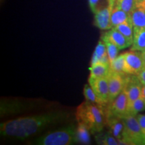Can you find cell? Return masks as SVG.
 I'll return each mask as SVG.
<instances>
[{
  "label": "cell",
  "mask_w": 145,
  "mask_h": 145,
  "mask_svg": "<svg viewBox=\"0 0 145 145\" xmlns=\"http://www.w3.org/2000/svg\"><path fill=\"white\" fill-rule=\"evenodd\" d=\"M67 114L63 112H50L33 116L22 117L1 123L0 132L4 137L18 139L28 138L42 131L47 126L63 120Z\"/></svg>",
  "instance_id": "6da1fadb"
},
{
  "label": "cell",
  "mask_w": 145,
  "mask_h": 145,
  "mask_svg": "<svg viewBox=\"0 0 145 145\" xmlns=\"http://www.w3.org/2000/svg\"><path fill=\"white\" fill-rule=\"evenodd\" d=\"M76 118L86 125L91 134L95 135L106 127V106L86 101L77 107Z\"/></svg>",
  "instance_id": "7a4b0ae2"
},
{
  "label": "cell",
  "mask_w": 145,
  "mask_h": 145,
  "mask_svg": "<svg viewBox=\"0 0 145 145\" xmlns=\"http://www.w3.org/2000/svg\"><path fill=\"white\" fill-rule=\"evenodd\" d=\"M76 127L70 125L41 136L34 141L39 145H71L75 144Z\"/></svg>",
  "instance_id": "3957f363"
},
{
  "label": "cell",
  "mask_w": 145,
  "mask_h": 145,
  "mask_svg": "<svg viewBox=\"0 0 145 145\" xmlns=\"http://www.w3.org/2000/svg\"><path fill=\"white\" fill-rule=\"evenodd\" d=\"M124 122V142L127 145H145V137L137 116L128 114L123 118Z\"/></svg>",
  "instance_id": "277c9868"
},
{
  "label": "cell",
  "mask_w": 145,
  "mask_h": 145,
  "mask_svg": "<svg viewBox=\"0 0 145 145\" xmlns=\"http://www.w3.org/2000/svg\"><path fill=\"white\" fill-rule=\"evenodd\" d=\"M106 116H112L123 118L128 114V97L123 91L112 102L106 106Z\"/></svg>",
  "instance_id": "5b68a950"
},
{
  "label": "cell",
  "mask_w": 145,
  "mask_h": 145,
  "mask_svg": "<svg viewBox=\"0 0 145 145\" xmlns=\"http://www.w3.org/2000/svg\"><path fill=\"white\" fill-rule=\"evenodd\" d=\"M124 53L126 74L137 75L145 68V62L142 52L130 50Z\"/></svg>",
  "instance_id": "8992f818"
},
{
  "label": "cell",
  "mask_w": 145,
  "mask_h": 145,
  "mask_svg": "<svg viewBox=\"0 0 145 145\" xmlns=\"http://www.w3.org/2000/svg\"><path fill=\"white\" fill-rule=\"evenodd\" d=\"M125 84L124 91L128 97V106L141 96L142 86L137 75H125Z\"/></svg>",
  "instance_id": "52a82bcc"
},
{
  "label": "cell",
  "mask_w": 145,
  "mask_h": 145,
  "mask_svg": "<svg viewBox=\"0 0 145 145\" xmlns=\"http://www.w3.org/2000/svg\"><path fill=\"white\" fill-rule=\"evenodd\" d=\"M125 75H121V74L114 72L110 69V72L107 76L108 81L109 91H110L109 103L112 102L124 90Z\"/></svg>",
  "instance_id": "ba28073f"
},
{
  "label": "cell",
  "mask_w": 145,
  "mask_h": 145,
  "mask_svg": "<svg viewBox=\"0 0 145 145\" xmlns=\"http://www.w3.org/2000/svg\"><path fill=\"white\" fill-rule=\"evenodd\" d=\"M88 82L96 95L103 103L104 106H107L109 103V96H110L107 77L97 78V79L89 77Z\"/></svg>",
  "instance_id": "9c48e42d"
},
{
  "label": "cell",
  "mask_w": 145,
  "mask_h": 145,
  "mask_svg": "<svg viewBox=\"0 0 145 145\" xmlns=\"http://www.w3.org/2000/svg\"><path fill=\"white\" fill-rule=\"evenodd\" d=\"M114 3L115 2L111 3L94 14V25L100 30H108L112 28L111 15Z\"/></svg>",
  "instance_id": "30bf717a"
},
{
  "label": "cell",
  "mask_w": 145,
  "mask_h": 145,
  "mask_svg": "<svg viewBox=\"0 0 145 145\" xmlns=\"http://www.w3.org/2000/svg\"><path fill=\"white\" fill-rule=\"evenodd\" d=\"M106 127L108 131L119 140L120 144H125L124 142V122L120 118L108 116H106Z\"/></svg>",
  "instance_id": "8fae6325"
},
{
  "label": "cell",
  "mask_w": 145,
  "mask_h": 145,
  "mask_svg": "<svg viewBox=\"0 0 145 145\" xmlns=\"http://www.w3.org/2000/svg\"><path fill=\"white\" fill-rule=\"evenodd\" d=\"M101 40H107L111 42L117 46L120 50H123L132 46V43L130 42L122 33L116 29L112 28L110 30L102 34L101 36Z\"/></svg>",
  "instance_id": "7c38bea8"
},
{
  "label": "cell",
  "mask_w": 145,
  "mask_h": 145,
  "mask_svg": "<svg viewBox=\"0 0 145 145\" xmlns=\"http://www.w3.org/2000/svg\"><path fill=\"white\" fill-rule=\"evenodd\" d=\"M134 30L145 28V1H137L130 13Z\"/></svg>",
  "instance_id": "4fadbf2b"
},
{
  "label": "cell",
  "mask_w": 145,
  "mask_h": 145,
  "mask_svg": "<svg viewBox=\"0 0 145 145\" xmlns=\"http://www.w3.org/2000/svg\"><path fill=\"white\" fill-rule=\"evenodd\" d=\"M99 63H106V64L108 65L110 64V60H109L108 56V52H107L106 45L101 39L99 40L97 44L96 45L93 53L92 54L90 66Z\"/></svg>",
  "instance_id": "5bb4252c"
},
{
  "label": "cell",
  "mask_w": 145,
  "mask_h": 145,
  "mask_svg": "<svg viewBox=\"0 0 145 145\" xmlns=\"http://www.w3.org/2000/svg\"><path fill=\"white\" fill-rule=\"evenodd\" d=\"M131 20L130 14L127 13L114 3L111 15V24L112 28L118 26L125 22Z\"/></svg>",
  "instance_id": "9a60e30c"
},
{
  "label": "cell",
  "mask_w": 145,
  "mask_h": 145,
  "mask_svg": "<svg viewBox=\"0 0 145 145\" xmlns=\"http://www.w3.org/2000/svg\"><path fill=\"white\" fill-rule=\"evenodd\" d=\"M90 134L89 130L87 128L86 125L81 122H78L77 127L76 128L75 143L81 144H90Z\"/></svg>",
  "instance_id": "2e32d148"
},
{
  "label": "cell",
  "mask_w": 145,
  "mask_h": 145,
  "mask_svg": "<svg viewBox=\"0 0 145 145\" xmlns=\"http://www.w3.org/2000/svg\"><path fill=\"white\" fill-rule=\"evenodd\" d=\"M145 50V28L134 30V37L130 50L144 51Z\"/></svg>",
  "instance_id": "e0dca14e"
},
{
  "label": "cell",
  "mask_w": 145,
  "mask_h": 145,
  "mask_svg": "<svg viewBox=\"0 0 145 145\" xmlns=\"http://www.w3.org/2000/svg\"><path fill=\"white\" fill-rule=\"evenodd\" d=\"M90 71L89 78L97 79V78L106 77L110 72V65L106 63H99L97 64L91 65L89 68Z\"/></svg>",
  "instance_id": "ac0fdd59"
},
{
  "label": "cell",
  "mask_w": 145,
  "mask_h": 145,
  "mask_svg": "<svg viewBox=\"0 0 145 145\" xmlns=\"http://www.w3.org/2000/svg\"><path fill=\"white\" fill-rule=\"evenodd\" d=\"M95 139L96 142L101 145H118L120 144L119 140L114 137L110 132L108 131H101L95 135Z\"/></svg>",
  "instance_id": "d6986e66"
},
{
  "label": "cell",
  "mask_w": 145,
  "mask_h": 145,
  "mask_svg": "<svg viewBox=\"0 0 145 145\" xmlns=\"http://www.w3.org/2000/svg\"><path fill=\"white\" fill-rule=\"evenodd\" d=\"M110 69L113 71L125 75L126 72V65H125L124 53H122L116 58L110 64Z\"/></svg>",
  "instance_id": "ffe728a7"
},
{
  "label": "cell",
  "mask_w": 145,
  "mask_h": 145,
  "mask_svg": "<svg viewBox=\"0 0 145 145\" xmlns=\"http://www.w3.org/2000/svg\"><path fill=\"white\" fill-rule=\"evenodd\" d=\"M114 28L118 30L128 40L132 43L134 37V27L131 20L125 22L121 24L118 26L114 27Z\"/></svg>",
  "instance_id": "44dd1931"
},
{
  "label": "cell",
  "mask_w": 145,
  "mask_h": 145,
  "mask_svg": "<svg viewBox=\"0 0 145 145\" xmlns=\"http://www.w3.org/2000/svg\"><path fill=\"white\" fill-rule=\"evenodd\" d=\"M145 110V99L142 95L128 106V114L137 116Z\"/></svg>",
  "instance_id": "7402d4cb"
},
{
  "label": "cell",
  "mask_w": 145,
  "mask_h": 145,
  "mask_svg": "<svg viewBox=\"0 0 145 145\" xmlns=\"http://www.w3.org/2000/svg\"><path fill=\"white\" fill-rule=\"evenodd\" d=\"M83 95L85 96V98H86V101L104 106L103 103L99 99V97H97L95 92H94L93 89L89 83L84 86V88H83Z\"/></svg>",
  "instance_id": "603a6c76"
},
{
  "label": "cell",
  "mask_w": 145,
  "mask_h": 145,
  "mask_svg": "<svg viewBox=\"0 0 145 145\" xmlns=\"http://www.w3.org/2000/svg\"><path fill=\"white\" fill-rule=\"evenodd\" d=\"M88 2L91 10L94 14L97 11L114 3V0H88Z\"/></svg>",
  "instance_id": "cb8c5ba5"
},
{
  "label": "cell",
  "mask_w": 145,
  "mask_h": 145,
  "mask_svg": "<svg viewBox=\"0 0 145 145\" xmlns=\"http://www.w3.org/2000/svg\"><path fill=\"white\" fill-rule=\"evenodd\" d=\"M136 1L137 0H114L115 5L130 14L135 8Z\"/></svg>",
  "instance_id": "d4e9b609"
},
{
  "label": "cell",
  "mask_w": 145,
  "mask_h": 145,
  "mask_svg": "<svg viewBox=\"0 0 145 145\" xmlns=\"http://www.w3.org/2000/svg\"><path fill=\"white\" fill-rule=\"evenodd\" d=\"M106 45L107 52H108V56L110 60V62L111 63L114 59L118 56V52L120 50L117 46L111 42L107 40H102Z\"/></svg>",
  "instance_id": "484cf974"
},
{
  "label": "cell",
  "mask_w": 145,
  "mask_h": 145,
  "mask_svg": "<svg viewBox=\"0 0 145 145\" xmlns=\"http://www.w3.org/2000/svg\"><path fill=\"white\" fill-rule=\"evenodd\" d=\"M138 121L139 125H140L141 130H142L143 135L145 137V114H138L137 115Z\"/></svg>",
  "instance_id": "4316f807"
},
{
  "label": "cell",
  "mask_w": 145,
  "mask_h": 145,
  "mask_svg": "<svg viewBox=\"0 0 145 145\" xmlns=\"http://www.w3.org/2000/svg\"><path fill=\"white\" fill-rule=\"evenodd\" d=\"M137 77L138 78L141 84H142V86H145V68L143 69L138 74Z\"/></svg>",
  "instance_id": "83f0119b"
},
{
  "label": "cell",
  "mask_w": 145,
  "mask_h": 145,
  "mask_svg": "<svg viewBox=\"0 0 145 145\" xmlns=\"http://www.w3.org/2000/svg\"><path fill=\"white\" fill-rule=\"evenodd\" d=\"M141 95L145 99V86H142V90H141Z\"/></svg>",
  "instance_id": "f1b7e54d"
},
{
  "label": "cell",
  "mask_w": 145,
  "mask_h": 145,
  "mask_svg": "<svg viewBox=\"0 0 145 145\" xmlns=\"http://www.w3.org/2000/svg\"><path fill=\"white\" fill-rule=\"evenodd\" d=\"M142 56H143V58H144V62H145V50L144 51L142 52Z\"/></svg>",
  "instance_id": "f546056e"
},
{
  "label": "cell",
  "mask_w": 145,
  "mask_h": 145,
  "mask_svg": "<svg viewBox=\"0 0 145 145\" xmlns=\"http://www.w3.org/2000/svg\"><path fill=\"white\" fill-rule=\"evenodd\" d=\"M137 1H145V0H137Z\"/></svg>",
  "instance_id": "4dcf8cb0"
}]
</instances>
